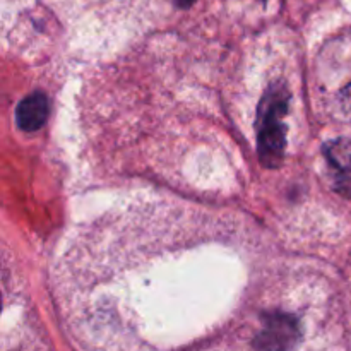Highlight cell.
<instances>
[{
  "label": "cell",
  "instance_id": "cell-1",
  "mask_svg": "<svg viewBox=\"0 0 351 351\" xmlns=\"http://www.w3.org/2000/svg\"><path fill=\"white\" fill-rule=\"evenodd\" d=\"M287 98L283 93L267 95L263 105V129H261V160L274 165L281 160L285 151V123Z\"/></svg>",
  "mask_w": 351,
  "mask_h": 351
},
{
  "label": "cell",
  "instance_id": "cell-5",
  "mask_svg": "<svg viewBox=\"0 0 351 351\" xmlns=\"http://www.w3.org/2000/svg\"><path fill=\"white\" fill-rule=\"evenodd\" d=\"M345 96H346V98H348L350 101H351V84L348 86V88H346V91H345Z\"/></svg>",
  "mask_w": 351,
  "mask_h": 351
},
{
  "label": "cell",
  "instance_id": "cell-2",
  "mask_svg": "<svg viewBox=\"0 0 351 351\" xmlns=\"http://www.w3.org/2000/svg\"><path fill=\"white\" fill-rule=\"evenodd\" d=\"M324 154L335 191L345 197H351V139L339 137L331 141L326 146Z\"/></svg>",
  "mask_w": 351,
  "mask_h": 351
},
{
  "label": "cell",
  "instance_id": "cell-3",
  "mask_svg": "<svg viewBox=\"0 0 351 351\" xmlns=\"http://www.w3.org/2000/svg\"><path fill=\"white\" fill-rule=\"evenodd\" d=\"M48 112H50V106H48L47 96L41 93H33L17 105L16 122L26 132H34L47 122Z\"/></svg>",
  "mask_w": 351,
  "mask_h": 351
},
{
  "label": "cell",
  "instance_id": "cell-4",
  "mask_svg": "<svg viewBox=\"0 0 351 351\" xmlns=\"http://www.w3.org/2000/svg\"><path fill=\"white\" fill-rule=\"evenodd\" d=\"M175 2H177V5H180V7H189V5H192V3H194V0H175Z\"/></svg>",
  "mask_w": 351,
  "mask_h": 351
}]
</instances>
